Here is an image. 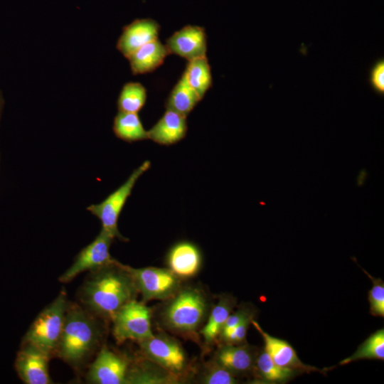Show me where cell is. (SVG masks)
I'll list each match as a JSON object with an SVG mask.
<instances>
[{"label": "cell", "mask_w": 384, "mask_h": 384, "mask_svg": "<svg viewBox=\"0 0 384 384\" xmlns=\"http://www.w3.org/2000/svg\"><path fill=\"white\" fill-rule=\"evenodd\" d=\"M79 293L83 308L100 319H112L138 293L133 280L124 267L115 260L90 272Z\"/></svg>", "instance_id": "obj_1"}, {"label": "cell", "mask_w": 384, "mask_h": 384, "mask_svg": "<svg viewBox=\"0 0 384 384\" xmlns=\"http://www.w3.org/2000/svg\"><path fill=\"white\" fill-rule=\"evenodd\" d=\"M98 317L68 303L55 355L74 368H81L97 348L102 336Z\"/></svg>", "instance_id": "obj_2"}, {"label": "cell", "mask_w": 384, "mask_h": 384, "mask_svg": "<svg viewBox=\"0 0 384 384\" xmlns=\"http://www.w3.org/2000/svg\"><path fill=\"white\" fill-rule=\"evenodd\" d=\"M68 304L66 293L61 291L33 321L23 342L38 347L50 358L54 356L63 331Z\"/></svg>", "instance_id": "obj_3"}, {"label": "cell", "mask_w": 384, "mask_h": 384, "mask_svg": "<svg viewBox=\"0 0 384 384\" xmlns=\"http://www.w3.org/2000/svg\"><path fill=\"white\" fill-rule=\"evenodd\" d=\"M164 312L165 324L179 333L194 332L201 324L207 309L203 293L187 288L176 293Z\"/></svg>", "instance_id": "obj_4"}, {"label": "cell", "mask_w": 384, "mask_h": 384, "mask_svg": "<svg viewBox=\"0 0 384 384\" xmlns=\"http://www.w3.org/2000/svg\"><path fill=\"white\" fill-rule=\"evenodd\" d=\"M150 166L149 161H144L133 171L124 183L102 202L92 204L87 208V210L100 221L101 230L110 235L114 239L127 240L118 230L119 217L137 181L150 168Z\"/></svg>", "instance_id": "obj_5"}, {"label": "cell", "mask_w": 384, "mask_h": 384, "mask_svg": "<svg viewBox=\"0 0 384 384\" xmlns=\"http://www.w3.org/2000/svg\"><path fill=\"white\" fill-rule=\"evenodd\" d=\"M112 334L117 343L127 340L141 341L151 337V310L133 299L122 306L111 319Z\"/></svg>", "instance_id": "obj_6"}, {"label": "cell", "mask_w": 384, "mask_h": 384, "mask_svg": "<svg viewBox=\"0 0 384 384\" xmlns=\"http://www.w3.org/2000/svg\"><path fill=\"white\" fill-rule=\"evenodd\" d=\"M124 265L144 302L166 299L174 296L180 286V278L169 269L155 267L133 268Z\"/></svg>", "instance_id": "obj_7"}, {"label": "cell", "mask_w": 384, "mask_h": 384, "mask_svg": "<svg viewBox=\"0 0 384 384\" xmlns=\"http://www.w3.org/2000/svg\"><path fill=\"white\" fill-rule=\"evenodd\" d=\"M139 343L145 357L164 370L177 375L186 369V353L175 339L166 335H153Z\"/></svg>", "instance_id": "obj_8"}, {"label": "cell", "mask_w": 384, "mask_h": 384, "mask_svg": "<svg viewBox=\"0 0 384 384\" xmlns=\"http://www.w3.org/2000/svg\"><path fill=\"white\" fill-rule=\"evenodd\" d=\"M114 238L101 230L97 237L77 255L71 266L59 277V281L67 283L80 273L92 272L114 261L110 249Z\"/></svg>", "instance_id": "obj_9"}, {"label": "cell", "mask_w": 384, "mask_h": 384, "mask_svg": "<svg viewBox=\"0 0 384 384\" xmlns=\"http://www.w3.org/2000/svg\"><path fill=\"white\" fill-rule=\"evenodd\" d=\"M129 364L127 358L104 346L90 364L86 380L94 384L127 383Z\"/></svg>", "instance_id": "obj_10"}, {"label": "cell", "mask_w": 384, "mask_h": 384, "mask_svg": "<svg viewBox=\"0 0 384 384\" xmlns=\"http://www.w3.org/2000/svg\"><path fill=\"white\" fill-rule=\"evenodd\" d=\"M50 357L38 347L23 342L15 361L16 370L26 384H50L48 371Z\"/></svg>", "instance_id": "obj_11"}, {"label": "cell", "mask_w": 384, "mask_h": 384, "mask_svg": "<svg viewBox=\"0 0 384 384\" xmlns=\"http://www.w3.org/2000/svg\"><path fill=\"white\" fill-rule=\"evenodd\" d=\"M169 54H175L188 61L206 56L207 43L205 29L198 26H186L167 40Z\"/></svg>", "instance_id": "obj_12"}, {"label": "cell", "mask_w": 384, "mask_h": 384, "mask_svg": "<svg viewBox=\"0 0 384 384\" xmlns=\"http://www.w3.org/2000/svg\"><path fill=\"white\" fill-rule=\"evenodd\" d=\"M159 25L151 18L136 19L123 28L117 43V50L128 58L145 44L158 39Z\"/></svg>", "instance_id": "obj_13"}, {"label": "cell", "mask_w": 384, "mask_h": 384, "mask_svg": "<svg viewBox=\"0 0 384 384\" xmlns=\"http://www.w3.org/2000/svg\"><path fill=\"white\" fill-rule=\"evenodd\" d=\"M169 269L178 278L187 279L195 276L202 263L198 247L188 241H181L171 247L167 255Z\"/></svg>", "instance_id": "obj_14"}, {"label": "cell", "mask_w": 384, "mask_h": 384, "mask_svg": "<svg viewBox=\"0 0 384 384\" xmlns=\"http://www.w3.org/2000/svg\"><path fill=\"white\" fill-rule=\"evenodd\" d=\"M251 324L258 331L265 342V351L270 355L273 361L278 366L304 371H320L314 367L302 363L293 347L286 341L273 337L264 331L259 324L251 321Z\"/></svg>", "instance_id": "obj_15"}, {"label": "cell", "mask_w": 384, "mask_h": 384, "mask_svg": "<svg viewBox=\"0 0 384 384\" xmlns=\"http://www.w3.org/2000/svg\"><path fill=\"white\" fill-rule=\"evenodd\" d=\"M186 132V117L169 110L147 131L149 139L166 146L178 142Z\"/></svg>", "instance_id": "obj_16"}, {"label": "cell", "mask_w": 384, "mask_h": 384, "mask_svg": "<svg viewBox=\"0 0 384 384\" xmlns=\"http://www.w3.org/2000/svg\"><path fill=\"white\" fill-rule=\"evenodd\" d=\"M169 54L166 45L156 39L139 48L127 59L132 73L139 75L156 70Z\"/></svg>", "instance_id": "obj_17"}, {"label": "cell", "mask_w": 384, "mask_h": 384, "mask_svg": "<svg viewBox=\"0 0 384 384\" xmlns=\"http://www.w3.org/2000/svg\"><path fill=\"white\" fill-rule=\"evenodd\" d=\"M215 361L235 374L250 370L254 363V356L247 346L226 344L217 352Z\"/></svg>", "instance_id": "obj_18"}, {"label": "cell", "mask_w": 384, "mask_h": 384, "mask_svg": "<svg viewBox=\"0 0 384 384\" xmlns=\"http://www.w3.org/2000/svg\"><path fill=\"white\" fill-rule=\"evenodd\" d=\"M201 99L187 81L185 73L171 90L166 102V110L186 117Z\"/></svg>", "instance_id": "obj_19"}, {"label": "cell", "mask_w": 384, "mask_h": 384, "mask_svg": "<svg viewBox=\"0 0 384 384\" xmlns=\"http://www.w3.org/2000/svg\"><path fill=\"white\" fill-rule=\"evenodd\" d=\"M235 302L231 297H223L213 308L206 324L201 330V334L206 343H214L220 336L224 324L230 314Z\"/></svg>", "instance_id": "obj_20"}, {"label": "cell", "mask_w": 384, "mask_h": 384, "mask_svg": "<svg viewBox=\"0 0 384 384\" xmlns=\"http://www.w3.org/2000/svg\"><path fill=\"white\" fill-rule=\"evenodd\" d=\"M113 132L117 137L128 142L149 139L137 113L119 112L114 119Z\"/></svg>", "instance_id": "obj_21"}, {"label": "cell", "mask_w": 384, "mask_h": 384, "mask_svg": "<svg viewBox=\"0 0 384 384\" xmlns=\"http://www.w3.org/2000/svg\"><path fill=\"white\" fill-rule=\"evenodd\" d=\"M184 73L189 85L202 100L212 85L211 70L206 56L188 61Z\"/></svg>", "instance_id": "obj_22"}, {"label": "cell", "mask_w": 384, "mask_h": 384, "mask_svg": "<svg viewBox=\"0 0 384 384\" xmlns=\"http://www.w3.org/2000/svg\"><path fill=\"white\" fill-rule=\"evenodd\" d=\"M146 100V90L139 82L126 83L117 100L119 112L137 113L143 107Z\"/></svg>", "instance_id": "obj_23"}, {"label": "cell", "mask_w": 384, "mask_h": 384, "mask_svg": "<svg viewBox=\"0 0 384 384\" xmlns=\"http://www.w3.org/2000/svg\"><path fill=\"white\" fill-rule=\"evenodd\" d=\"M361 359H384V330L379 329L370 335L351 356L343 359L340 365Z\"/></svg>", "instance_id": "obj_24"}, {"label": "cell", "mask_w": 384, "mask_h": 384, "mask_svg": "<svg viewBox=\"0 0 384 384\" xmlns=\"http://www.w3.org/2000/svg\"><path fill=\"white\" fill-rule=\"evenodd\" d=\"M256 366L262 377L271 382L286 381L294 374L293 370L276 364L265 351L257 357Z\"/></svg>", "instance_id": "obj_25"}, {"label": "cell", "mask_w": 384, "mask_h": 384, "mask_svg": "<svg viewBox=\"0 0 384 384\" xmlns=\"http://www.w3.org/2000/svg\"><path fill=\"white\" fill-rule=\"evenodd\" d=\"M364 272L373 282V287L368 292L370 313L375 316H384V284L381 279L375 278L366 270Z\"/></svg>", "instance_id": "obj_26"}, {"label": "cell", "mask_w": 384, "mask_h": 384, "mask_svg": "<svg viewBox=\"0 0 384 384\" xmlns=\"http://www.w3.org/2000/svg\"><path fill=\"white\" fill-rule=\"evenodd\" d=\"M202 382L206 384H235L238 380L233 373L215 361L204 373Z\"/></svg>", "instance_id": "obj_27"}, {"label": "cell", "mask_w": 384, "mask_h": 384, "mask_svg": "<svg viewBox=\"0 0 384 384\" xmlns=\"http://www.w3.org/2000/svg\"><path fill=\"white\" fill-rule=\"evenodd\" d=\"M254 314L245 317L236 326L228 332L221 334L220 336L225 341L226 344H238L242 343L246 337L247 328Z\"/></svg>", "instance_id": "obj_28"}, {"label": "cell", "mask_w": 384, "mask_h": 384, "mask_svg": "<svg viewBox=\"0 0 384 384\" xmlns=\"http://www.w3.org/2000/svg\"><path fill=\"white\" fill-rule=\"evenodd\" d=\"M368 81L371 87L379 93L384 92V60H377L369 70Z\"/></svg>", "instance_id": "obj_29"}, {"label": "cell", "mask_w": 384, "mask_h": 384, "mask_svg": "<svg viewBox=\"0 0 384 384\" xmlns=\"http://www.w3.org/2000/svg\"><path fill=\"white\" fill-rule=\"evenodd\" d=\"M253 314V312L247 308H241L236 312L230 314L224 324L220 335L233 329L245 317Z\"/></svg>", "instance_id": "obj_30"}, {"label": "cell", "mask_w": 384, "mask_h": 384, "mask_svg": "<svg viewBox=\"0 0 384 384\" xmlns=\"http://www.w3.org/2000/svg\"><path fill=\"white\" fill-rule=\"evenodd\" d=\"M4 105V99L3 94L0 90V122H1V119L2 116Z\"/></svg>", "instance_id": "obj_31"}]
</instances>
